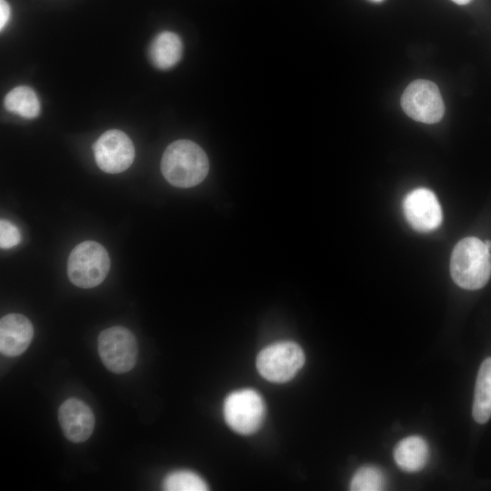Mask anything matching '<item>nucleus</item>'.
<instances>
[{"instance_id":"1","label":"nucleus","mask_w":491,"mask_h":491,"mask_svg":"<svg viewBox=\"0 0 491 491\" xmlns=\"http://www.w3.org/2000/svg\"><path fill=\"white\" fill-rule=\"evenodd\" d=\"M209 169L205 151L190 140H177L170 144L161 160L165 178L177 187H192L201 183Z\"/></svg>"},{"instance_id":"2","label":"nucleus","mask_w":491,"mask_h":491,"mask_svg":"<svg viewBox=\"0 0 491 491\" xmlns=\"http://www.w3.org/2000/svg\"><path fill=\"white\" fill-rule=\"evenodd\" d=\"M450 271L460 287L468 290L483 287L491 276V255L485 242L476 237L460 240L451 255Z\"/></svg>"},{"instance_id":"3","label":"nucleus","mask_w":491,"mask_h":491,"mask_svg":"<svg viewBox=\"0 0 491 491\" xmlns=\"http://www.w3.org/2000/svg\"><path fill=\"white\" fill-rule=\"evenodd\" d=\"M110 269V258L105 248L95 241H84L71 251L67 261L70 281L81 288L100 285Z\"/></svg>"},{"instance_id":"4","label":"nucleus","mask_w":491,"mask_h":491,"mask_svg":"<svg viewBox=\"0 0 491 491\" xmlns=\"http://www.w3.org/2000/svg\"><path fill=\"white\" fill-rule=\"evenodd\" d=\"M305 354L294 342L284 341L265 347L257 356L256 368L266 380L285 383L304 366Z\"/></svg>"},{"instance_id":"5","label":"nucleus","mask_w":491,"mask_h":491,"mask_svg":"<svg viewBox=\"0 0 491 491\" xmlns=\"http://www.w3.org/2000/svg\"><path fill=\"white\" fill-rule=\"evenodd\" d=\"M226 424L240 435L255 433L263 423L266 406L261 396L250 388L230 393L224 402Z\"/></svg>"},{"instance_id":"6","label":"nucleus","mask_w":491,"mask_h":491,"mask_svg":"<svg viewBox=\"0 0 491 491\" xmlns=\"http://www.w3.org/2000/svg\"><path fill=\"white\" fill-rule=\"evenodd\" d=\"M97 347L104 366L113 373H126L135 365L137 343L133 333L124 326L103 330L98 336Z\"/></svg>"},{"instance_id":"7","label":"nucleus","mask_w":491,"mask_h":491,"mask_svg":"<svg viewBox=\"0 0 491 491\" xmlns=\"http://www.w3.org/2000/svg\"><path fill=\"white\" fill-rule=\"evenodd\" d=\"M401 105L409 117L425 124L440 121L445 112L438 87L427 80L412 82L402 95Z\"/></svg>"},{"instance_id":"8","label":"nucleus","mask_w":491,"mask_h":491,"mask_svg":"<svg viewBox=\"0 0 491 491\" xmlns=\"http://www.w3.org/2000/svg\"><path fill=\"white\" fill-rule=\"evenodd\" d=\"M93 150L98 167L109 174L126 170L135 158V147L131 139L117 129H111L101 135Z\"/></svg>"},{"instance_id":"9","label":"nucleus","mask_w":491,"mask_h":491,"mask_svg":"<svg viewBox=\"0 0 491 491\" xmlns=\"http://www.w3.org/2000/svg\"><path fill=\"white\" fill-rule=\"evenodd\" d=\"M403 210L413 228L428 232L437 228L442 222V210L433 192L417 188L408 193L403 201Z\"/></svg>"},{"instance_id":"10","label":"nucleus","mask_w":491,"mask_h":491,"mask_svg":"<svg viewBox=\"0 0 491 491\" xmlns=\"http://www.w3.org/2000/svg\"><path fill=\"white\" fill-rule=\"evenodd\" d=\"M58 420L65 436L73 443L87 440L95 427L91 408L77 398H68L60 406Z\"/></svg>"},{"instance_id":"11","label":"nucleus","mask_w":491,"mask_h":491,"mask_svg":"<svg viewBox=\"0 0 491 491\" xmlns=\"http://www.w3.org/2000/svg\"><path fill=\"white\" fill-rule=\"evenodd\" d=\"M34 336L30 320L20 314H8L0 320V351L7 356H17L29 346Z\"/></svg>"},{"instance_id":"12","label":"nucleus","mask_w":491,"mask_h":491,"mask_svg":"<svg viewBox=\"0 0 491 491\" xmlns=\"http://www.w3.org/2000/svg\"><path fill=\"white\" fill-rule=\"evenodd\" d=\"M428 456L427 443L418 436H410L402 439L394 450L396 465L406 472L421 470L426 465Z\"/></svg>"},{"instance_id":"13","label":"nucleus","mask_w":491,"mask_h":491,"mask_svg":"<svg viewBox=\"0 0 491 491\" xmlns=\"http://www.w3.org/2000/svg\"><path fill=\"white\" fill-rule=\"evenodd\" d=\"M182 52L183 44L180 37L173 32L164 31L152 41L149 57L155 67L165 70L179 62Z\"/></svg>"},{"instance_id":"14","label":"nucleus","mask_w":491,"mask_h":491,"mask_svg":"<svg viewBox=\"0 0 491 491\" xmlns=\"http://www.w3.org/2000/svg\"><path fill=\"white\" fill-rule=\"evenodd\" d=\"M472 414L479 424L487 422L491 416V357L485 359L478 370Z\"/></svg>"},{"instance_id":"15","label":"nucleus","mask_w":491,"mask_h":491,"mask_svg":"<svg viewBox=\"0 0 491 491\" xmlns=\"http://www.w3.org/2000/svg\"><path fill=\"white\" fill-rule=\"evenodd\" d=\"M4 104L7 111L25 118L36 117L41 108L35 92L25 85H19L9 91Z\"/></svg>"},{"instance_id":"16","label":"nucleus","mask_w":491,"mask_h":491,"mask_svg":"<svg viewBox=\"0 0 491 491\" xmlns=\"http://www.w3.org/2000/svg\"><path fill=\"white\" fill-rule=\"evenodd\" d=\"M166 491H205L208 486L196 473L189 470H176L169 473L163 481Z\"/></svg>"},{"instance_id":"17","label":"nucleus","mask_w":491,"mask_h":491,"mask_svg":"<svg viewBox=\"0 0 491 491\" xmlns=\"http://www.w3.org/2000/svg\"><path fill=\"white\" fill-rule=\"evenodd\" d=\"M386 476L376 466H365L353 476L350 489L353 491H379L385 489Z\"/></svg>"},{"instance_id":"18","label":"nucleus","mask_w":491,"mask_h":491,"mask_svg":"<svg viewBox=\"0 0 491 491\" xmlns=\"http://www.w3.org/2000/svg\"><path fill=\"white\" fill-rule=\"evenodd\" d=\"M21 235L18 228L11 222L1 219L0 221V246L3 249H8L19 244Z\"/></svg>"},{"instance_id":"19","label":"nucleus","mask_w":491,"mask_h":491,"mask_svg":"<svg viewBox=\"0 0 491 491\" xmlns=\"http://www.w3.org/2000/svg\"><path fill=\"white\" fill-rule=\"evenodd\" d=\"M10 18V6L6 0H0V28L3 30Z\"/></svg>"},{"instance_id":"20","label":"nucleus","mask_w":491,"mask_h":491,"mask_svg":"<svg viewBox=\"0 0 491 491\" xmlns=\"http://www.w3.org/2000/svg\"><path fill=\"white\" fill-rule=\"evenodd\" d=\"M452 1L457 5H466V4H468L472 0H452Z\"/></svg>"},{"instance_id":"21","label":"nucleus","mask_w":491,"mask_h":491,"mask_svg":"<svg viewBox=\"0 0 491 491\" xmlns=\"http://www.w3.org/2000/svg\"><path fill=\"white\" fill-rule=\"evenodd\" d=\"M485 245L486 246V247H487L489 250H491V241H489V240L485 241Z\"/></svg>"},{"instance_id":"22","label":"nucleus","mask_w":491,"mask_h":491,"mask_svg":"<svg viewBox=\"0 0 491 491\" xmlns=\"http://www.w3.org/2000/svg\"><path fill=\"white\" fill-rule=\"evenodd\" d=\"M376 1H381V0H376Z\"/></svg>"}]
</instances>
